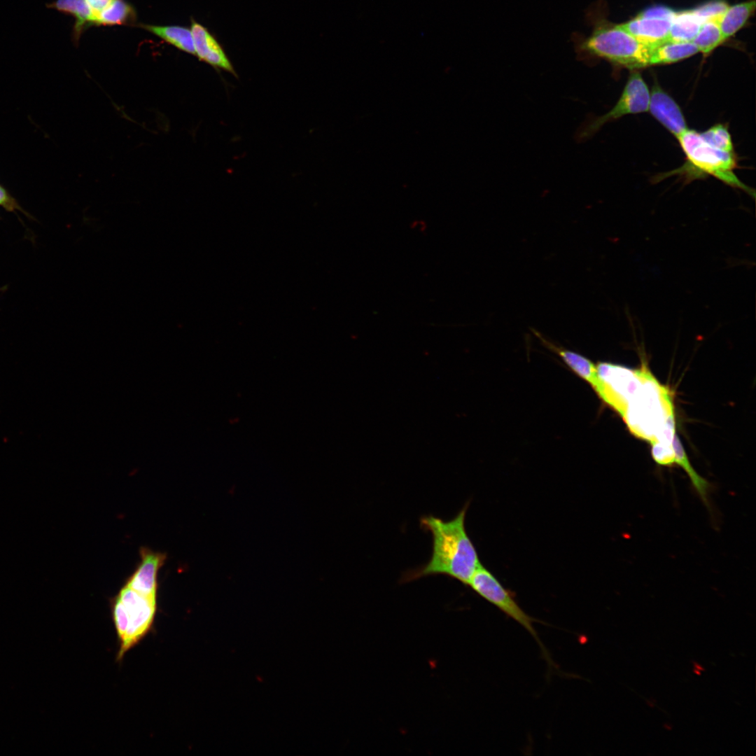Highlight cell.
<instances>
[{"label": "cell", "instance_id": "1", "mask_svg": "<svg viewBox=\"0 0 756 756\" xmlns=\"http://www.w3.org/2000/svg\"><path fill=\"white\" fill-rule=\"evenodd\" d=\"M468 505L467 503L450 520H444L432 514L421 517V528L432 535V554L427 564L406 572L402 582L428 575H444L468 585L473 573L481 565L477 550L465 529Z\"/></svg>", "mask_w": 756, "mask_h": 756}, {"label": "cell", "instance_id": "2", "mask_svg": "<svg viewBox=\"0 0 756 756\" xmlns=\"http://www.w3.org/2000/svg\"><path fill=\"white\" fill-rule=\"evenodd\" d=\"M586 18L592 27L587 36L574 33L572 40L578 59L591 62L603 59L612 64L633 70L649 66L652 48L601 15L598 5L590 7Z\"/></svg>", "mask_w": 756, "mask_h": 756}, {"label": "cell", "instance_id": "3", "mask_svg": "<svg viewBox=\"0 0 756 756\" xmlns=\"http://www.w3.org/2000/svg\"><path fill=\"white\" fill-rule=\"evenodd\" d=\"M641 372V384L629 400L622 419L634 435L652 442L674 414L673 405L670 391L645 365Z\"/></svg>", "mask_w": 756, "mask_h": 756}, {"label": "cell", "instance_id": "4", "mask_svg": "<svg viewBox=\"0 0 756 756\" xmlns=\"http://www.w3.org/2000/svg\"><path fill=\"white\" fill-rule=\"evenodd\" d=\"M157 605V598L146 596L125 585L111 600L112 620L119 644L118 661L150 632Z\"/></svg>", "mask_w": 756, "mask_h": 756}, {"label": "cell", "instance_id": "5", "mask_svg": "<svg viewBox=\"0 0 756 756\" xmlns=\"http://www.w3.org/2000/svg\"><path fill=\"white\" fill-rule=\"evenodd\" d=\"M677 139L687 158V168L698 174L711 175L725 184L755 197V191L735 174L737 160L734 152L710 145L703 139L700 132L694 130H686Z\"/></svg>", "mask_w": 756, "mask_h": 756}, {"label": "cell", "instance_id": "6", "mask_svg": "<svg viewBox=\"0 0 756 756\" xmlns=\"http://www.w3.org/2000/svg\"><path fill=\"white\" fill-rule=\"evenodd\" d=\"M468 585L526 630L538 643L550 668H557L534 628L533 624L539 622L538 620L531 617L519 606L513 595L488 569L481 564L473 573Z\"/></svg>", "mask_w": 756, "mask_h": 756}, {"label": "cell", "instance_id": "7", "mask_svg": "<svg viewBox=\"0 0 756 756\" xmlns=\"http://www.w3.org/2000/svg\"><path fill=\"white\" fill-rule=\"evenodd\" d=\"M650 92L641 75L634 71L629 76L620 97L606 114L584 123L578 132V140H585L605 124L626 115L648 111Z\"/></svg>", "mask_w": 756, "mask_h": 756}, {"label": "cell", "instance_id": "8", "mask_svg": "<svg viewBox=\"0 0 756 756\" xmlns=\"http://www.w3.org/2000/svg\"><path fill=\"white\" fill-rule=\"evenodd\" d=\"M596 368L602 384L598 396L623 417L629 400L641 384V368L633 370L608 363H600Z\"/></svg>", "mask_w": 756, "mask_h": 756}, {"label": "cell", "instance_id": "9", "mask_svg": "<svg viewBox=\"0 0 756 756\" xmlns=\"http://www.w3.org/2000/svg\"><path fill=\"white\" fill-rule=\"evenodd\" d=\"M675 13L669 7L654 6L618 25L640 43L653 48L668 41Z\"/></svg>", "mask_w": 756, "mask_h": 756}, {"label": "cell", "instance_id": "10", "mask_svg": "<svg viewBox=\"0 0 756 756\" xmlns=\"http://www.w3.org/2000/svg\"><path fill=\"white\" fill-rule=\"evenodd\" d=\"M140 557L139 564L125 585L146 596L157 598L158 573L167 556L144 547L140 549Z\"/></svg>", "mask_w": 756, "mask_h": 756}, {"label": "cell", "instance_id": "11", "mask_svg": "<svg viewBox=\"0 0 756 756\" xmlns=\"http://www.w3.org/2000/svg\"><path fill=\"white\" fill-rule=\"evenodd\" d=\"M195 56L214 69H223L237 77V73L224 48L207 27L191 18Z\"/></svg>", "mask_w": 756, "mask_h": 756}, {"label": "cell", "instance_id": "12", "mask_svg": "<svg viewBox=\"0 0 756 756\" xmlns=\"http://www.w3.org/2000/svg\"><path fill=\"white\" fill-rule=\"evenodd\" d=\"M648 111L676 138L688 129L678 104L657 85H654L650 92Z\"/></svg>", "mask_w": 756, "mask_h": 756}, {"label": "cell", "instance_id": "13", "mask_svg": "<svg viewBox=\"0 0 756 756\" xmlns=\"http://www.w3.org/2000/svg\"><path fill=\"white\" fill-rule=\"evenodd\" d=\"M533 332L543 344L559 355L576 375L587 382L596 393L598 391L601 382L598 374L596 365L577 352L554 344L544 338L538 332Z\"/></svg>", "mask_w": 756, "mask_h": 756}, {"label": "cell", "instance_id": "14", "mask_svg": "<svg viewBox=\"0 0 756 756\" xmlns=\"http://www.w3.org/2000/svg\"><path fill=\"white\" fill-rule=\"evenodd\" d=\"M46 6L74 18L71 36L75 45L78 44L85 29L94 26V15L85 0H55Z\"/></svg>", "mask_w": 756, "mask_h": 756}, {"label": "cell", "instance_id": "15", "mask_svg": "<svg viewBox=\"0 0 756 756\" xmlns=\"http://www.w3.org/2000/svg\"><path fill=\"white\" fill-rule=\"evenodd\" d=\"M161 38L178 50L195 56L191 29L180 25H155L140 23L136 25Z\"/></svg>", "mask_w": 756, "mask_h": 756}, {"label": "cell", "instance_id": "16", "mask_svg": "<svg viewBox=\"0 0 756 756\" xmlns=\"http://www.w3.org/2000/svg\"><path fill=\"white\" fill-rule=\"evenodd\" d=\"M704 22L694 8L676 11L670 27L668 41L692 42Z\"/></svg>", "mask_w": 756, "mask_h": 756}, {"label": "cell", "instance_id": "17", "mask_svg": "<svg viewBox=\"0 0 756 756\" xmlns=\"http://www.w3.org/2000/svg\"><path fill=\"white\" fill-rule=\"evenodd\" d=\"M755 1L739 3L726 8L718 18V24L724 40L741 29L755 10Z\"/></svg>", "mask_w": 756, "mask_h": 756}, {"label": "cell", "instance_id": "18", "mask_svg": "<svg viewBox=\"0 0 756 756\" xmlns=\"http://www.w3.org/2000/svg\"><path fill=\"white\" fill-rule=\"evenodd\" d=\"M699 52L692 42H666L652 49L649 66L680 61Z\"/></svg>", "mask_w": 756, "mask_h": 756}, {"label": "cell", "instance_id": "19", "mask_svg": "<svg viewBox=\"0 0 756 756\" xmlns=\"http://www.w3.org/2000/svg\"><path fill=\"white\" fill-rule=\"evenodd\" d=\"M673 448L675 453V463L680 465L690 477V482L706 507L710 510L709 492L711 484L708 481L699 475L690 463L686 452L681 444L678 435H675L673 441Z\"/></svg>", "mask_w": 756, "mask_h": 756}, {"label": "cell", "instance_id": "20", "mask_svg": "<svg viewBox=\"0 0 756 756\" xmlns=\"http://www.w3.org/2000/svg\"><path fill=\"white\" fill-rule=\"evenodd\" d=\"M136 12L134 6L125 0H114L96 18L95 26L134 25Z\"/></svg>", "mask_w": 756, "mask_h": 756}, {"label": "cell", "instance_id": "21", "mask_svg": "<svg viewBox=\"0 0 756 756\" xmlns=\"http://www.w3.org/2000/svg\"><path fill=\"white\" fill-rule=\"evenodd\" d=\"M724 41L718 18L705 21L692 43L696 46L699 52L707 56Z\"/></svg>", "mask_w": 756, "mask_h": 756}, {"label": "cell", "instance_id": "22", "mask_svg": "<svg viewBox=\"0 0 756 756\" xmlns=\"http://www.w3.org/2000/svg\"><path fill=\"white\" fill-rule=\"evenodd\" d=\"M700 133L703 139L710 145L726 151L734 152L732 139L726 125L716 124Z\"/></svg>", "mask_w": 756, "mask_h": 756}, {"label": "cell", "instance_id": "23", "mask_svg": "<svg viewBox=\"0 0 756 756\" xmlns=\"http://www.w3.org/2000/svg\"><path fill=\"white\" fill-rule=\"evenodd\" d=\"M727 7V4L722 0H713L696 7L694 10L704 21H706L719 18Z\"/></svg>", "mask_w": 756, "mask_h": 756}, {"label": "cell", "instance_id": "24", "mask_svg": "<svg viewBox=\"0 0 756 756\" xmlns=\"http://www.w3.org/2000/svg\"><path fill=\"white\" fill-rule=\"evenodd\" d=\"M651 444L652 456L658 465L671 466L675 463V453L673 446L665 445L657 442H651Z\"/></svg>", "mask_w": 756, "mask_h": 756}, {"label": "cell", "instance_id": "25", "mask_svg": "<svg viewBox=\"0 0 756 756\" xmlns=\"http://www.w3.org/2000/svg\"><path fill=\"white\" fill-rule=\"evenodd\" d=\"M91 10H92L95 21L97 15L108 6H110L114 0H85ZM95 26V22H94Z\"/></svg>", "mask_w": 756, "mask_h": 756}, {"label": "cell", "instance_id": "26", "mask_svg": "<svg viewBox=\"0 0 756 756\" xmlns=\"http://www.w3.org/2000/svg\"><path fill=\"white\" fill-rule=\"evenodd\" d=\"M0 205L6 208L8 210L13 211L15 209H18V206L15 201L8 194L4 188L0 186Z\"/></svg>", "mask_w": 756, "mask_h": 756}]
</instances>
